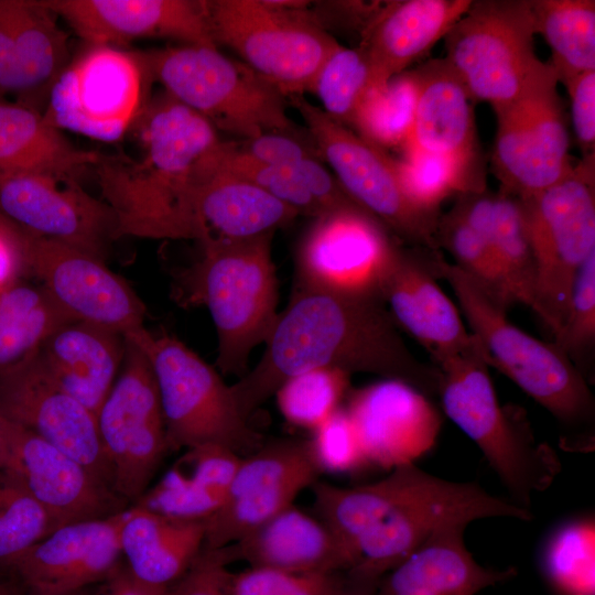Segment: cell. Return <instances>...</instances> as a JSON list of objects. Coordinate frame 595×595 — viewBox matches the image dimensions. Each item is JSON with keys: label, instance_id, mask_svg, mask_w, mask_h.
<instances>
[{"label": "cell", "instance_id": "cell-39", "mask_svg": "<svg viewBox=\"0 0 595 595\" xmlns=\"http://www.w3.org/2000/svg\"><path fill=\"white\" fill-rule=\"evenodd\" d=\"M394 166L409 201L419 209L440 214L441 204L452 195L487 190L484 171L461 161L412 147L402 148Z\"/></svg>", "mask_w": 595, "mask_h": 595}, {"label": "cell", "instance_id": "cell-50", "mask_svg": "<svg viewBox=\"0 0 595 595\" xmlns=\"http://www.w3.org/2000/svg\"><path fill=\"white\" fill-rule=\"evenodd\" d=\"M235 144L245 155L282 169L306 158L322 160L312 137L306 139L301 137V133L269 131L251 139L236 141Z\"/></svg>", "mask_w": 595, "mask_h": 595}, {"label": "cell", "instance_id": "cell-5", "mask_svg": "<svg viewBox=\"0 0 595 595\" xmlns=\"http://www.w3.org/2000/svg\"><path fill=\"white\" fill-rule=\"evenodd\" d=\"M437 368L444 413L478 446L507 498L531 511L533 495L561 473L555 451L537 440L521 407L499 403L479 342Z\"/></svg>", "mask_w": 595, "mask_h": 595}, {"label": "cell", "instance_id": "cell-38", "mask_svg": "<svg viewBox=\"0 0 595 595\" xmlns=\"http://www.w3.org/2000/svg\"><path fill=\"white\" fill-rule=\"evenodd\" d=\"M419 86L416 68L371 85L354 116V132L380 149H402L412 130Z\"/></svg>", "mask_w": 595, "mask_h": 595}, {"label": "cell", "instance_id": "cell-23", "mask_svg": "<svg viewBox=\"0 0 595 595\" xmlns=\"http://www.w3.org/2000/svg\"><path fill=\"white\" fill-rule=\"evenodd\" d=\"M4 467L23 482L55 529L104 519L129 508L126 499L80 463L11 421L10 452Z\"/></svg>", "mask_w": 595, "mask_h": 595}, {"label": "cell", "instance_id": "cell-25", "mask_svg": "<svg viewBox=\"0 0 595 595\" xmlns=\"http://www.w3.org/2000/svg\"><path fill=\"white\" fill-rule=\"evenodd\" d=\"M436 251L401 247L382 281L380 298L396 324L425 348L437 367L476 348L478 340L436 282Z\"/></svg>", "mask_w": 595, "mask_h": 595}, {"label": "cell", "instance_id": "cell-7", "mask_svg": "<svg viewBox=\"0 0 595 595\" xmlns=\"http://www.w3.org/2000/svg\"><path fill=\"white\" fill-rule=\"evenodd\" d=\"M141 55L152 80L217 130L242 140L269 131L300 133L286 115V96L216 46L184 44Z\"/></svg>", "mask_w": 595, "mask_h": 595}, {"label": "cell", "instance_id": "cell-10", "mask_svg": "<svg viewBox=\"0 0 595 595\" xmlns=\"http://www.w3.org/2000/svg\"><path fill=\"white\" fill-rule=\"evenodd\" d=\"M305 1L213 0L207 13L213 39L234 50L248 67L286 97L310 91L339 43Z\"/></svg>", "mask_w": 595, "mask_h": 595}, {"label": "cell", "instance_id": "cell-41", "mask_svg": "<svg viewBox=\"0 0 595 595\" xmlns=\"http://www.w3.org/2000/svg\"><path fill=\"white\" fill-rule=\"evenodd\" d=\"M542 566L559 595H595L594 519H576L556 528L544 544Z\"/></svg>", "mask_w": 595, "mask_h": 595}, {"label": "cell", "instance_id": "cell-59", "mask_svg": "<svg viewBox=\"0 0 595 595\" xmlns=\"http://www.w3.org/2000/svg\"><path fill=\"white\" fill-rule=\"evenodd\" d=\"M90 594V591L87 588H84V589H80V591H77V592H73V593H68V594H65V595H89Z\"/></svg>", "mask_w": 595, "mask_h": 595}, {"label": "cell", "instance_id": "cell-57", "mask_svg": "<svg viewBox=\"0 0 595 595\" xmlns=\"http://www.w3.org/2000/svg\"><path fill=\"white\" fill-rule=\"evenodd\" d=\"M0 595H30L26 588L15 578L8 576L0 580Z\"/></svg>", "mask_w": 595, "mask_h": 595}, {"label": "cell", "instance_id": "cell-49", "mask_svg": "<svg viewBox=\"0 0 595 595\" xmlns=\"http://www.w3.org/2000/svg\"><path fill=\"white\" fill-rule=\"evenodd\" d=\"M342 573L295 574L249 566L230 574L227 595H331Z\"/></svg>", "mask_w": 595, "mask_h": 595}, {"label": "cell", "instance_id": "cell-48", "mask_svg": "<svg viewBox=\"0 0 595 595\" xmlns=\"http://www.w3.org/2000/svg\"><path fill=\"white\" fill-rule=\"evenodd\" d=\"M307 441L321 473H347L367 465L355 426L345 408L339 407L314 429Z\"/></svg>", "mask_w": 595, "mask_h": 595}, {"label": "cell", "instance_id": "cell-56", "mask_svg": "<svg viewBox=\"0 0 595 595\" xmlns=\"http://www.w3.org/2000/svg\"><path fill=\"white\" fill-rule=\"evenodd\" d=\"M10 452V421L0 412V468L4 467Z\"/></svg>", "mask_w": 595, "mask_h": 595}, {"label": "cell", "instance_id": "cell-22", "mask_svg": "<svg viewBox=\"0 0 595 595\" xmlns=\"http://www.w3.org/2000/svg\"><path fill=\"white\" fill-rule=\"evenodd\" d=\"M127 510L55 529L14 562L10 576L30 595H65L105 581L120 567Z\"/></svg>", "mask_w": 595, "mask_h": 595}, {"label": "cell", "instance_id": "cell-12", "mask_svg": "<svg viewBox=\"0 0 595 595\" xmlns=\"http://www.w3.org/2000/svg\"><path fill=\"white\" fill-rule=\"evenodd\" d=\"M151 82L141 52L88 44L57 78L42 113L58 130L118 141L150 100Z\"/></svg>", "mask_w": 595, "mask_h": 595}, {"label": "cell", "instance_id": "cell-33", "mask_svg": "<svg viewBox=\"0 0 595 595\" xmlns=\"http://www.w3.org/2000/svg\"><path fill=\"white\" fill-rule=\"evenodd\" d=\"M240 459L220 446L184 450L133 505L177 519L206 521L220 508Z\"/></svg>", "mask_w": 595, "mask_h": 595}, {"label": "cell", "instance_id": "cell-55", "mask_svg": "<svg viewBox=\"0 0 595 595\" xmlns=\"http://www.w3.org/2000/svg\"><path fill=\"white\" fill-rule=\"evenodd\" d=\"M380 580L348 570L342 573L331 595H376Z\"/></svg>", "mask_w": 595, "mask_h": 595}, {"label": "cell", "instance_id": "cell-27", "mask_svg": "<svg viewBox=\"0 0 595 595\" xmlns=\"http://www.w3.org/2000/svg\"><path fill=\"white\" fill-rule=\"evenodd\" d=\"M228 561L295 574H329L353 569L355 559L320 518L294 505L235 543L223 548Z\"/></svg>", "mask_w": 595, "mask_h": 595}, {"label": "cell", "instance_id": "cell-60", "mask_svg": "<svg viewBox=\"0 0 595 595\" xmlns=\"http://www.w3.org/2000/svg\"><path fill=\"white\" fill-rule=\"evenodd\" d=\"M6 577H8V576L6 575V573H4L2 570H0V580L6 578Z\"/></svg>", "mask_w": 595, "mask_h": 595}, {"label": "cell", "instance_id": "cell-9", "mask_svg": "<svg viewBox=\"0 0 595 595\" xmlns=\"http://www.w3.org/2000/svg\"><path fill=\"white\" fill-rule=\"evenodd\" d=\"M530 0H476L445 35L444 57L474 101L494 111L559 83L538 58Z\"/></svg>", "mask_w": 595, "mask_h": 595}, {"label": "cell", "instance_id": "cell-36", "mask_svg": "<svg viewBox=\"0 0 595 595\" xmlns=\"http://www.w3.org/2000/svg\"><path fill=\"white\" fill-rule=\"evenodd\" d=\"M74 322L45 289L23 279L0 293V375L30 361L44 342Z\"/></svg>", "mask_w": 595, "mask_h": 595}, {"label": "cell", "instance_id": "cell-34", "mask_svg": "<svg viewBox=\"0 0 595 595\" xmlns=\"http://www.w3.org/2000/svg\"><path fill=\"white\" fill-rule=\"evenodd\" d=\"M98 154L76 148L42 111L0 98V173L39 172L79 181Z\"/></svg>", "mask_w": 595, "mask_h": 595}, {"label": "cell", "instance_id": "cell-43", "mask_svg": "<svg viewBox=\"0 0 595 595\" xmlns=\"http://www.w3.org/2000/svg\"><path fill=\"white\" fill-rule=\"evenodd\" d=\"M349 380L348 372L336 368L295 375L274 392L279 411L289 423L313 431L339 408Z\"/></svg>", "mask_w": 595, "mask_h": 595}, {"label": "cell", "instance_id": "cell-42", "mask_svg": "<svg viewBox=\"0 0 595 595\" xmlns=\"http://www.w3.org/2000/svg\"><path fill=\"white\" fill-rule=\"evenodd\" d=\"M54 530L51 518L23 482L9 468H0V570L9 571Z\"/></svg>", "mask_w": 595, "mask_h": 595}, {"label": "cell", "instance_id": "cell-3", "mask_svg": "<svg viewBox=\"0 0 595 595\" xmlns=\"http://www.w3.org/2000/svg\"><path fill=\"white\" fill-rule=\"evenodd\" d=\"M128 133L134 153L98 154L93 166L116 239H194L202 234L187 201L190 178L209 153L201 127L167 104L151 99Z\"/></svg>", "mask_w": 595, "mask_h": 595}, {"label": "cell", "instance_id": "cell-30", "mask_svg": "<svg viewBox=\"0 0 595 595\" xmlns=\"http://www.w3.org/2000/svg\"><path fill=\"white\" fill-rule=\"evenodd\" d=\"M419 96L412 130L403 147L454 158L483 171L472 99L463 80L443 58L416 67Z\"/></svg>", "mask_w": 595, "mask_h": 595}, {"label": "cell", "instance_id": "cell-8", "mask_svg": "<svg viewBox=\"0 0 595 595\" xmlns=\"http://www.w3.org/2000/svg\"><path fill=\"white\" fill-rule=\"evenodd\" d=\"M145 355L163 414L167 448L214 445L245 457L262 444L217 370L174 336L142 327L123 336Z\"/></svg>", "mask_w": 595, "mask_h": 595}, {"label": "cell", "instance_id": "cell-40", "mask_svg": "<svg viewBox=\"0 0 595 595\" xmlns=\"http://www.w3.org/2000/svg\"><path fill=\"white\" fill-rule=\"evenodd\" d=\"M493 248L512 303L533 310L537 268L523 206L501 190L496 193Z\"/></svg>", "mask_w": 595, "mask_h": 595}, {"label": "cell", "instance_id": "cell-13", "mask_svg": "<svg viewBox=\"0 0 595 595\" xmlns=\"http://www.w3.org/2000/svg\"><path fill=\"white\" fill-rule=\"evenodd\" d=\"M304 119L322 160L334 171L345 193L391 234L412 247L440 250L436 229L441 215L419 209L407 197L394 158L329 118L303 95L288 96Z\"/></svg>", "mask_w": 595, "mask_h": 595}, {"label": "cell", "instance_id": "cell-29", "mask_svg": "<svg viewBox=\"0 0 595 595\" xmlns=\"http://www.w3.org/2000/svg\"><path fill=\"white\" fill-rule=\"evenodd\" d=\"M465 523L437 530L380 580L376 595H476L512 578L515 567L480 565L464 541Z\"/></svg>", "mask_w": 595, "mask_h": 595}, {"label": "cell", "instance_id": "cell-45", "mask_svg": "<svg viewBox=\"0 0 595 595\" xmlns=\"http://www.w3.org/2000/svg\"><path fill=\"white\" fill-rule=\"evenodd\" d=\"M436 244L499 307L513 304L491 248L452 212L440 216Z\"/></svg>", "mask_w": 595, "mask_h": 595}, {"label": "cell", "instance_id": "cell-54", "mask_svg": "<svg viewBox=\"0 0 595 595\" xmlns=\"http://www.w3.org/2000/svg\"><path fill=\"white\" fill-rule=\"evenodd\" d=\"M17 58L10 0H0V98L17 94Z\"/></svg>", "mask_w": 595, "mask_h": 595}, {"label": "cell", "instance_id": "cell-6", "mask_svg": "<svg viewBox=\"0 0 595 595\" xmlns=\"http://www.w3.org/2000/svg\"><path fill=\"white\" fill-rule=\"evenodd\" d=\"M272 237L207 238L199 242V260L182 280L184 302L203 304L210 313L221 374L244 376L250 353L266 343L279 316Z\"/></svg>", "mask_w": 595, "mask_h": 595}, {"label": "cell", "instance_id": "cell-18", "mask_svg": "<svg viewBox=\"0 0 595 595\" xmlns=\"http://www.w3.org/2000/svg\"><path fill=\"white\" fill-rule=\"evenodd\" d=\"M558 83L495 110L493 171L501 191L524 198L566 176L574 163Z\"/></svg>", "mask_w": 595, "mask_h": 595}, {"label": "cell", "instance_id": "cell-46", "mask_svg": "<svg viewBox=\"0 0 595 595\" xmlns=\"http://www.w3.org/2000/svg\"><path fill=\"white\" fill-rule=\"evenodd\" d=\"M553 343L589 383L586 366L595 345V251L575 274L566 316Z\"/></svg>", "mask_w": 595, "mask_h": 595}, {"label": "cell", "instance_id": "cell-26", "mask_svg": "<svg viewBox=\"0 0 595 595\" xmlns=\"http://www.w3.org/2000/svg\"><path fill=\"white\" fill-rule=\"evenodd\" d=\"M212 152L196 165L188 185V206L202 232L198 242L274 235L299 216L260 187L218 166Z\"/></svg>", "mask_w": 595, "mask_h": 595}, {"label": "cell", "instance_id": "cell-53", "mask_svg": "<svg viewBox=\"0 0 595 595\" xmlns=\"http://www.w3.org/2000/svg\"><path fill=\"white\" fill-rule=\"evenodd\" d=\"M29 232L0 213V293L28 277Z\"/></svg>", "mask_w": 595, "mask_h": 595}, {"label": "cell", "instance_id": "cell-37", "mask_svg": "<svg viewBox=\"0 0 595 595\" xmlns=\"http://www.w3.org/2000/svg\"><path fill=\"white\" fill-rule=\"evenodd\" d=\"M536 34L551 48L559 83L595 71V1L530 0Z\"/></svg>", "mask_w": 595, "mask_h": 595}, {"label": "cell", "instance_id": "cell-21", "mask_svg": "<svg viewBox=\"0 0 595 595\" xmlns=\"http://www.w3.org/2000/svg\"><path fill=\"white\" fill-rule=\"evenodd\" d=\"M345 410L367 465L387 470L415 463L434 446L442 426L429 397L398 379L349 390Z\"/></svg>", "mask_w": 595, "mask_h": 595}, {"label": "cell", "instance_id": "cell-4", "mask_svg": "<svg viewBox=\"0 0 595 595\" xmlns=\"http://www.w3.org/2000/svg\"><path fill=\"white\" fill-rule=\"evenodd\" d=\"M458 300L472 334L489 366L511 379L558 421L560 446L571 453L595 447V400L588 381L554 343H544L515 326L478 284L441 251L433 261Z\"/></svg>", "mask_w": 595, "mask_h": 595}, {"label": "cell", "instance_id": "cell-47", "mask_svg": "<svg viewBox=\"0 0 595 595\" xmlns=\"http://www.w3.org/2000/svg\"><path fill=\"white\" fill-rule=\"evenodd\" d=\"M215 163L225 171L247 180L299 215L313 218L324 214L320 205L284 169L258 162L241 153L235 141H221L212 152Z\"/></svg>", "mask_w": 595, "mask_h": 595}, {"label": "cell", "instance_id": "cell-11", "mask_svg": "<svg viewBox=\"0 0 595 595\" xmlns=\"http://www.w3.org/2000/svg\"><path fill=\"white\" fill-rule=\"evenodd\" d=\"M520 201L537 268L533 311L555 337L575 274L595 251V155L583 156L562 180Z\"/></svg>", "mask_w": 595, "mask_h": 595}, {"label": "cell", "instance_id": "cell-35", "mask_svg": "<svg viewBox=\"0 0 595 595\" xmlns=\"http://www.w3.org/2000/svg\"><path fill=\"white\" fill-rule=\"evenodd\" d=\"M14 31L17 96L40 111L71 62L68 37L44 1L10 0Z\"/></svg>", "mask_w": 595, "mask_h": 595}, {"label": "cell", "instance_id": "cell-52", "mask_svg": "<svg viewBox=\"0 0 595 595\" xmlns=\"http://www.w3.org/2000/svg\"><path fill=\"white\" fill-rule=\"evenodd\" d=\"M571 104V120L583 156L595 155V71L563 84Z\"/></svg>", "mask_w": 595, "mask_h": 595}, {"label": "cell", "instance_id": "cell-16", "mask_svg": "<svg viewBox=\"0 0 595 595\" xmlns=\"http://www.w3.org/2000/svg\"><path fill=\"white\" fill-rule=\"evenodd\" d=\"M307 440L263 443L241 457L220 508L205 521L204 550L228 547L293 505L318 480Z\"/></svg>", "mask_w": 595, "mask_h": 595}, {"label": "cell", "instance_id": "cell-24", "mask_svg": "<svg viewBox=\"0 0 595 595\" xmlns=\"http://www.w3.org/2000/svg\"><path fill=\"white\" fill-rule=\"evenodd\" d=\"M90 45L119 46L136 39L169 37L186 45L216 46L207 1L44 0Z\"/></svg>", "mask_w": 595, "mask_h": 595}, {"label": "cell", "instance_id": "cell-58", "mask_svg": "<svg viewBox=\"0 0 595 595\" xmlns=\"http://www.w3.org/2000/svg\"><path fill=\"white\" fill-rule=\"evenodd\" d=\"M89 595H128L119 589H116L113 587H110L106 583H104L97 591L90 592Z\"/></svg>", "mask_w": 595, "mask_h": 595}, {"label": "cell", "instance_id": "cell-32", "mask_svg": "<svg viewBox=\"0 0 595 595\" xmlns=\"http://www.w3.org/2000/svg\"><path fill=\"white\" fill-rule=\"evenodd\" d=\"M205 521L183 520L138 506L127 510L121 529L122 555L140 581L171 587L204 547Z\"/></svg>", "mask_w": 595, "mask_h": 595}, {"label": "cell", "instance_id": "cell-2", "mask_svg": "<svg viewBox=\"0 0 595 595\" xmlns=\"http://www.w3.org/2000/svg\"><path fill=\"white\" fill-rule=\"evenodd\" d=\"M385 478L355 487L316 480L312 486L317 518L355 559L351 571L381 578L437 530L479 519L530 521L532 513L477 483L453 482L415 463L389 470Z\"/></svg>", "mask_w": 595, "mask_h": 595}, {"label": "cell", "instance_id": "cell-14", "mask_svg": "<svg viewBox=\"0 0 595 595\" xmlns=\"http://www.w3.org/2000/svg\"><path fill=\"white\" fill-rule=\"evenodd\" d=\"M125 342L120 371L96 419L113 490L130 504L149 488L169 448L150 363L133 342Z\"/></svg>", "mask_w": 595, "mask_h": 595}, {"label": "cell", "instance_id": "cell-15", "mask_svg": "<svg viewBox=\"0 0 595 595\" xmlns=\"http://www.w3.org/2000/svg\"><path fill=\"white\" fill-rule=\"evenodd\" d=\"M400 248L391 231L360 207L324 213L299 244L295 288L381 300L382 281Z\"/></svg>", "mask_w": 595, "mask_h": 595}, {"label": "cell", "instance_id": "cell-51", "mask_svg": "<svg viewBox=\"0 0 595 595\" xmlns=\"http://www.w3.org/2000/svg\"><path fill=\"white\" fill-rule=\"evenodd\" d=\"M229 563L223 549H203L187 572L170 587L169 595H227Z\"/></svg>", "mask_w": 595, "mask_h": 595}, {"label": "cell", "instance_id": "cell-17", "mask_svg": "<svg viewBox=\"0 0 595 595\" xmlns=\"http://www.w3.org/2000/svg\"><path fill=\"white\" fill-rule=\"evenodd\" d=\"M28 277L40 281L53 302L74 322L122 336L144 327L145 306L105 261L76 247L29 232Z\"/></svg>", "mask_w": 595, "mask_h": 595}, {"label": "cell", "instance_id": "cell-20", "mask_svg": "<svg viewBox=\"0 0 595 595\" xmlns=\"http://www.w3.org/2000/svg\"><path fill=\"white\" fill-rule=\"evenodd\" d=\"M0 412L80 463L113 489L96 415L55 385L33 358L0 375Z\"/></svg>", "mask_w": 595, "mask_h": 595}, {"label": "cell", "instance_id": "cell-44", "mask_svg": "<svg viewBox=\"0 0 595 595\" xmlns=\"http://www.w3.org/2000/svg\"><path fill=\"white\" fill-rule=\"evenodd\" d=\"M371 85L370 66L364 51L339 44L320 68L310 93L318 97L322 110L329 118L348 128Z\"/></svg>", "mask_w": 595, "mask_h": 595}, {"label": "cell", "instance_id": "cell-1", "mask_svg": "<svg viewBox=\"0 0 595 595\" xmlns=\"http://www.w3.org/2000/svg\"><path fill=\"white\" fill-rule=\"evenodd\" d=\"M397 326L379 299L295 288L260 360L230 386L239 411L249 419L283 381L317 368L375 374L437 396L439 368L420 361Z\"/></svg>", "mask_w": 595, "mask_h": 595}, {"label": "cell", "instance_id": "cell-31", "mask_svg": "<svg viewBox=\"0 0 595 595\" xmlns=\"http://www.w3.org/2000/svg\"><path fill=\"white\" fill-rule=\"evenodd\" d=\"M125 347L116 332L71 322L44 342L33 361L96 415L120 371Z\"/></svg>", "mask_w": 595, "mask_h": 595}, {"label": "cell", "instance_id": "cell-28", "mask_svg": "<svg viewBox=\"0 0 595 595\" xmlns=\"http://www.w3.org/2000/svg\"><path fill=\"white\" fill-rule=\"evenodd\" d=\"M472 0H401L381 4L361 33L360 48L370 66L372 85L429 54L466 13Z\"/></svg>", "mask_w": 595, "mask_h": 595}, {"label": "cell", "instance_id": "cell-19", "mask_svg": "<svg viewBox=\"0 0 595 595\" xmlns=\"http://www.w3.org/2000/svg\"><path fill=\"white\" fill-rule=\"evenodd\" d=\"M0 213L25 231L104 260L116 239L110 207L79 181L39 172L0 173Z\"/></svg>", "mask_w": 595, "mask_h": 595}]
</instances>
